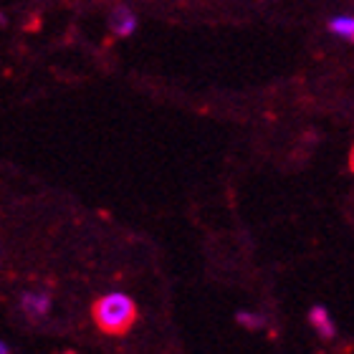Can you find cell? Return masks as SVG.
Returning a JSON list of instances; mask_svg holds the SVG:
<instances>
[{"label": "cell", "mask_w": 354, "mask_h": 354, "mask_svg": "<svg viewBox=\"0 0 354 354\" xmlns=\"http://www.w3.org/2000/svg\"><path fill=\"white\" fill-rule=\"evenodd\" d=\"M329 33L337 38H344L349 44H354V15H334L332 21H329Z\"/></svg>", "instance_id": "5"}, {"label": "cell", "mask_w": 354, "mask_h": 354, "mask_svg": "<svg viewBox=\"0 0 354 354\" xmlns=\"http://www.w3.org/2000/svg\"><path fill=\"white\" fill-rule=\"evenodd\" d=\"M349 167H352V172H354V147H352V155H349Z\"/></svg>", "instance_id": "8"}, {"label": "cell", "mask_w": 354, "mask_h": 354, "mask_svg": "<svg viewBox=\"0 0 354 354\" xmlns=\"http://www.w3.org/2000/svg\"><path fill=\"white\" fill-rule=\"evenodd\" d=\"M137 15L134 10H129L127 6H117L114 10L109 13V30L114 33L117 38H129L137 30Z\"/></svg>", "instance_id": "2"}, {"label": "cell", "mask_w": 354, "mask_h": 354, "mask_svg": "<svg viewBox=\"0 0 354 354\" xmlns=\"http://www.w3.org/2000/svg\"><path fill=\"white\" fill-rule=\"evenodd\" d=\"M236 322L243 326L245 332H261V329L266 326V317H263V314H259V311H248V309L238 311Z\"/></svg>", "instance_id": "6"}, {"label": "cell", "mask_w": 354, "mask_h": 354, "mask_svg": "<svg viewBox=\"0 0 354 354\" xmlns=\"http://www.w3.org/2000/svg\"><path fill=\"white\" fill-rule=\"evenodd\" d=\"M91 319L96 329L109 337H122L134 326L137 322V304L124 291H109L99 296L91 306Z\"/></svg>", "instance_id": "1"}, {"label": "cell", "mask_w": 354, "mask_h": 354, "mask_svg": "<svg viewBox=\"0 0 354 354\" xmlns=\"http://www.w3.org/2000/svg\"><path fill=\"white\" fill-rule=\"evenodd\" d=\"M8 352H10V347H8V344H6V342H3V339H0V354H8Z\"/></svg>", "instance_id": "7"}, {"label": "cell", "mask_w": 354, "mask_h": 354, "mask_svg": "<svg viewBox=\"0 0 354 354\" xmlns=\"http://www.w3.org/2000/svg\"><path fill=\"white\" fill-rule=\"evenodd\" d=\"M21 309L28 319H44L51 311V294L48 291H26L21 296Z\"/></svg>", "instance_id": "3"}, {"label": "cell", "mask_w": 354, "mask_h": 354, "mask_svg": "<svg viewBox=\"0 0 354 354\" xmlns=\"http://www.w3.org/2000/svg\"><path fill=\"white\" fill-rule=\"evenodd\" d=\"M309 324H311V329L319 334V339L329 342L337 337V324H334L332 314L326 311V306H322V304H317V306L309 309Z\"/></svg>", "instance_id": "4"}]
</instances>
